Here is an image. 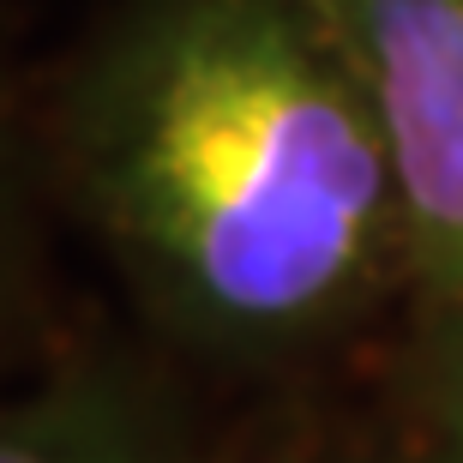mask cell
Wrapping results in <instances>:
<instances>
[{"label": "cell", "instance_id": "8992f818", "mask_svg": "<svg viewBox=\"0 0 463 463\" xmlns=\"http://www.w3.org/2000/svg\"><path fill=\"white\" fill-rule=\"evenodd\" d=\"M217 463H385L367 421H326V415H271L235 446H217Z\"/></svg>", "mask_w": 463, "mask_h": 463}, {"label": "cell", "instance_id": "5b68a950", "mask_svg": "<svg viewBox=\"0 0 463 463\" xmlns=\"http://www.w3.org/2000/svg\"><path fill=\"white\" fill-rule=\"evenodd\" d=\"M43 138H31L6 67H0V355L24 326L36 289V193H43Z\"/></svg>", "mask_w": 463, "mask_h": 463}, {"label": "cell", "instance_id": "7a4b0ae2", "mask_svg": "<svg viewBox=\"0 0 463 463\" xmlns=\"http://www.w3.org/2000/svg\"><path fill=\"white\" fill-rule=\"evenodd\" d=\"M319 6L349 43L392 138L410 211L415 295L463 289V0Z\"/></svg>", "mask_w": 463, "mask_h": 463}, {"label": "cell", "instance_id": "6da1fadb", "mask_svg": "<svg viewBox=\"0 0 463 463\" xmlns=\"http://www.w3.org/2000/svg\"><path fill=\"white\" fill-rule=\"evenodd\" d=\"M49 181L169 349L295 379L415 295L385 120L319 0H115L49 97Z\"/></svg>", "mask_w": 463, "mask_h": 463}, {"label": "cell", "instance_id": "3957f363", "mask_svg": "<svg viewBox=\"0 0 463 463\" xmlns=\"http://www.w3.org/2000/svg\"><path fill=\"white\" fill-rule=\"evenodd\" d=\"M0 463H217V446L133 355L79 349L0 385Z\"/></svg>", "mask_w": 463, "mask_h": 463}, {"label": "cell", "instance_id": "277c9868", "mask_svg": "<svg viewBox=\"0 0 463 463\" xmlns=\"http://www.w3.org/2000/svg\"><path fill=\"white\" fill-rule=\"evenodd\" d=\"M361 421L385 463H463V289L415 295L397 313Z\"/></svg>", "mask_w": 463, "mask_h": 463}]
</instances>
